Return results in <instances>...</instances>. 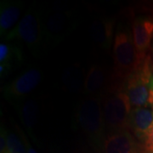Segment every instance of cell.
Wrapping results in <instances>:
<instances>
[{"label":"cell","instance_id":"1","mask_svg":"<svg viewBox=\"0 0 153 153\" xmlns=\"http://www.w3.org/2000/svg\"><path fill=\"white\" fill-rule=\"evenodd\" d=\"M102 99L105 127L111 132L129 130L132 105L125 89V83L111 82Z\"/></svg>","mask_w":153,"mask_h":153},{"label":"cell","instance_id":"2","mask_svg":"<svg viewBox=\"0 0 153 153\" xmlns=\"http://www.w3.org/2000/svg\"><path fill=\"white\" fill-rule=\"evenodd\" d=\"M128 29L118 26L113 41V75L114 83H125L127 79L141 64Z\"/></svg>","mask_w":153,"mask_h":153},{"label":"cell","instance_id":"3","mask_svg":"<svg viewBox=\"0 0 153 153\" xmlns=\"http://www.w3.org/2000/svg\"><path fill=\"white\" fill-rule=\"evenodd\" d=\"M75 117L83 133L101 147L106 136L102 99L85 96L76 105Z\"/></svg>","mask_w":153,"mask_h":153},{"label":"cell","instance_id":"4","mask_svg":"<svg viewBox=\"0 0 153 153\" xmlns=\"http://www.w3.org/2000/svg\"><path fill=\"white\" fill-rule=\"evenodd\" d=\"M132 107L153 108V62L150 55L125 82Z\"/></svg>","mask_w":153,"mask_h":153},{"label":"cell","instance_id":"5","mask_svg":"<svg viewBox=\"0 0 153 153\" xmlns=\"http://www.w3.org/2000/svg\"><path fill=\"white\" fill-rule=\"evenodd\" d=\"M44 27L41 13L30 9L22 17L16 27L7 36V39L17 38L34 55H38L44 42Z\"/></svg>","mask_w":153,"mask_h":153},{"label":"cell","instance_id":"6","mask_svg":"<svg viewBox=\"0 0 153 153\" xmlns=\"http://www.w3.org/2000/svg\"><path fill=\"white\" fill-rule=\"evenodd\" d=\"M101 148L104 153H146L142 144L129 130L109 133Z\"/></svg>","mask_w":153,"mask_h":153},{"label":"cell","instance_id":"7","mask_svg":"<svg viewBox=\"0 0 153 153\" xmlns=\"http://www.w3.org/2000/svg\"><path fill=\"white\" fill-rule=\"evenodd\" d=\"M42 80V73L37 68H30L4 88L6 98L10 100H21L34 91Z\"/></svg>","mask_w":153,"mask_h":153},{"label":"cell","instance_id":"8","mask_svg":"<svg viewBox=\"0 0 153 153\" xmlns=\"http://www.w3.org/2000/svg\"><path fill=\"white\" fill-rule=\"evenodd\" d=\"M133 41L140 61L146 59V52L153 40V17L138 16L132 24Z\"/></svg>","mask_w":153,"mask_h":153},{"label":"cell","instance_id":"9","mask_svg":"<svg viewBox=\"0 0 153 153\" xmlns=\"http://www.w3.org/2000/svg\"><path fill=\"white\" fill-rule=\"evenodd\" d=\"M107 80V73L104 67L100 64H94L84 77L83 93L86 96L102 98L109 88Z\"/></svg>","mask_w":153,"mask_h":153},{"label":"cell","instance_id":"10","mask_svg":"<svg viewBox=\"0 0 153 153\" xmlns=\"http://www.w3.org/2000/svg\"><path fill=\"white\" fill-rule=\"evenodd\" d=\"M153 127V108L137 107L132 109L129 117V131L142 144Z\"/></svg>","mask_w":153,"mask_h":153},{"label":"cell","instance_id":"11","mask_svg":"<svg viewBox=\"0 0 153 153\" xmlns=\"http://www.w3.org/2000/svg\"><path fill=\"white\" fill-rule=\"evenodd\" d=\"M22 4L17 1H3L0 4V35L7 37L21 21Z\"/></svg>","mask_w":153,"mask_h":153},{"label":"cell","instance_id":"12","mask_svg":"<svg viewBox=\"0 0 153 153\" xmlns=\"http://www.w3.org/2000/svg\"><path fill=\"white\" fill-rule=\"evenodd\" d=\"M70 20L71 17L66 12L57 10L50 13L46 17L45 22H43L44 35L48 39H58L66 31L70 25Z\"/></svg>","mask_w":153,"mask_h":153},{"label":"cell","instance_id":"13","mask_svg":"<svg viewBox=\"0 0 153 153\" xmlns=\"http://www.w3.org/2000/svg\"><path fill=\"white\" fill-rule=\"evenodd\" d=\"M114 22L111 19H99L90 28L91 37L100 47L109 49L112 43Z\"/></svg>","mask_w":153,"mask_h":153},{"label":"cell","instance_id":"14","mask_svg":"<svg viewBox=\"0 0 153 153\" xmlns=\"http://www.w3.org/2000/svg\"><path fill=\"white\" fill-rule=\"evenodd\" d=\"M38 104L37 100L29 99L22 102L20 106V115L25 128L31 134H33L38 121Z\"/></svg>","mask_w":153,"mask_h":153},{"label":"cell","instance_id":"15","mask_svg":"<svg viewBox=\"0 0 153 153\" xmlns=\"http://www.w3.org/2000/svg\"><path fill=\"white\" fill-rule=\"evenodd\" d=\"M82 75L79 69L73 66L69 67L64 72L63 82L66 87L72 92L79 91L81 88H83L84 80H82Z\"/></svg>","mask_w":153,"mask_h":153},{"label":"cell","instance_id":"16","mask_svg":"<svg viewBox=\"0 0 153 153\" xmlns=\"http://www.w3.org/2000/svg\"><path fill=\"white\" fill-rule=\"evenodd\" d=\"M4 153H27V147L16 133L9 132L7 139V148Z\"/></svg>","mask_w":153,"mask_h":153},{"label":"cell","instance_id":"17","mask_svg":"<svg viewBox=\"0 0 153 153\" xmlns=\"http://www.w3.org/2000/svg\"><path fill=\"white\" fill-rule=\"evenodd\" d=\"M144 149L146 153H153V127L146 137L142 143Z\"/></svg>","mask_w":153,"mask_h":153},{"label":"cell","instance_id":"18","mask_svg":"<svg viewBox=\"0 0 153 153\" xmlns=\"http://www.w3.org/2000/svg\"><path fill=\"white\" fill-rule=\"evenodd\" d=\"M7 139L8 132L6 131L4 126H1V134H0V153H4L7 148Z\"/></svg>","mask_w":153,"mask_h":153},{"label":"cell","instance_id":"19","mask_svg":"<svg viewBox=\"0 0 153 153\" xmlns=\"http://www.w3.org/2000/svg\"><path fill=\"white\" fill-rule=\"evenodd\" d=\"M27 153H38L37 151L33 147H32L29 144L27 145Z\"/></svg>","mask_w":153,"mask_h":153},{"label":"cell","instance_id":"20","mask_svg":"<svg viewBox=\"0 0 153 153\" xmlns=\"http://www.w3.org/2000/svg\"><path fill=\"white\" fill-rule=\"evenodd\" d=\"M152 49H153V47H152Z\"/></svg>","mask_w":153,"mask_h":153}]
</instances>
